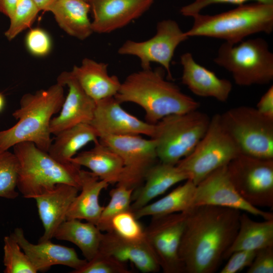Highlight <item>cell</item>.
<instances>
[{
	"label": "cell",
	"instance_id": "obj_12",
	"mask_svg": "<svg viewBox=\"0 0 273 273\" xmlns=\"http://www.w3.org/2000/svg\"><path fill=\"white\" fill-rule=\"evenodd\" d=\"M99 142L116 153L123 163L121 181L128 188L136 189L144 180L148 170L158 160L155 141L140 135H109L100 138Z\"/></svg>",
	"mask_w": 273,
	"mask_h": 273
},
{
	"label": "cell",
	"instance_id": "obj_36",
	"mask_svg": "<svg viewBox=\"0 0 273 273\" xmlns=\"http://www.w3.org/2000/svg\"><path fill=\"white\" fill-rule=\"evenodd\" d=\"M72 273H131L126 263L123 262L104 253L97 254L80 268Z\"/></svg>",
	"mask_w": 273,
	"mask_h": 273
},
{
	"label": "cell",
	"instance_id": "obj_23",
	"mask_svg": "<svg viewBox=\"0 0 273 273\" xmlns=\"http://www.w3.org/2000/svg\"><path fill=\"white\" fill-rule=\"evenodd\" d=\"M108 64L89 58L83 59L71 72L86 94L95 101L114 97L121 82L116 75H110Z\"/></svg>",
	"mask_w": 273,
	"mask_h": 273
},
{
	"label": "cell",
	"instance_id": "obj_40",
	"mask_svg": "<svg viewBox=\"0 0 273 273\" xmlns=\"http://www.w3.org/2000/svg\"><path fill=\"white\" fill-rule=\"evenodd\" d=\"M247 273L273 272V246L259 249L247 269Z\"/></svg>",
	"mask_w": 273,
	"mask_h": 273
},
{
	"label": "cell",
	"instance_id": "obj_15",
	"mask_svg": "<svg viewBox=\"0 0 273 273\" xmlns=\"http://www.w3.org/2000/svg\"><path fill=\"white\" fill-rule=\"evenodd\" d=\"M96 102L94 116L89 124L97 132L99 139L109 135L153 136L155 124L140 120L126 111L114 97Z\"/></svg>",
	"mask_w": 273,
	"mask_h": 273
},
{
	"label": "cell",
	"instance_id": "obj_3",
	"mask_svg": "<svg viewBox=\"0 0 273 273\" xmlns=\"http://www.w3.org/2000/svg\"><path fill=\"white\" fill-rule=\"evenodd\" d=\"M64 86L56 83L46 89L24 95L20 107L12 115L17 122L0 131V151L8 150L15 145L31 142L48 152L52 143L50 122L58 113L65 99Z\"/></svg>",
	"mask_w": 273,
	"mask_h": 273
},
{
	"label": "cell",
	"instance_id": "obj_35",
	"mask_svg": "<svg viewBox=\"0 0 273 273\" xmlns=\"http://www.w3.org/2000/svg\"><path fill=\"white\" fill-rule=\"evenodd\" d=\"M111 232L128 240L140 241L145 238L144 229L131 210L123 211L112 220Z\"/></svg>",
	"mask_w": 273,
	"mask_h": 273
},
{
	"label": "cell",
	"instance_id": "obj_25",
	"mask_svg": "<svg viewBox=\"0 0 273 273\" xmlns=\"http://www.w3.org/2000/svg\"><path fill=\"white\" fill-rule=\"evenodd\" d=\"M70 162L87 168L100 179L109 184H117L121 181L124 167L121 158L99 141L90 150L72 158Z\"/></svg>",
	"mask_w": 273,
	"mask_h": 273
},
{
	"label": "cell",
	"instance_id": "obj_8",
	"mask_svg": "<svg viewBox=\"0 0 273 273\" xmlns=\"http://www.w3.org/2000/svg\"><path fill=\"white\" fill-rule=\"evenodd\" d=\"M241 153L237 144L223 126L220 114H216L210 118L206 132L194 150L176 165L196 186Z\"/></svg>",
	"mask_w": 273,
	"mask_h": 273
},
{
	"label": "cell",
	"instance_id": "obj_10",
	"mask_svg": "<svg viewBox=\"0 0 273 273\" xmlns=\"http://www.w3.org/2000/svg\"><path fill=\"white\" fill-rule=\"evenodd\" d=\"M230 179L239 195L250 205L273 207V159L240 154L228 165Z\"/></svg>",
	"mask_w": 273,
	"mask_h": 273
},
{
	"label": "cell",
	"instance_id": "obj_22",
	"mask_svg": "<svg viewBox=\"0 0 273 273\" xmlns=\"http://www.w3.org/2000/svg\"><path fill=\"white\" fill-rule=\"evenodd\" d=\"M188 179L176 165L161 162L155 163L147 172L144 185L134 191L130 210L133 212L143 207L173 186Z\"/></svg>",
	"mask_w": 273,
	"mask_h": 273
},
{
	"label": "cell",
	"instance_id": "obj_4",
	"mask_svg": "<svg viewBox=\"0 0 273 273\" xmlns=\"http://www.w3.org/2000/svg\"><path fill=\"white\" fill-rule=\"evenodd\" d=\"M193 24L185 32L188 37L203 36L236 44L246 37L273 30V4L252 3L239 5L214 15L200 13L192 17Z\"/></svg>",
	"mask_w": 273,
	"mask_h": 273
},
{
	"label": "cell",
	"instance_id": "obj_7",
	"mask_svg": "<svg viewBox=\"0 0 273 273\" xmlns=\"http://www.w3.org/2000/svg\"><path fill=\"white\" fill-rule=\"evenodd\" d=\"M214 62L230 72L240 86L267 84L273 80V54L262 38L236 44L224 42Z\"/></svg>",
	"mask_w": 273,
	"mask_h": 273
},
{
	"label": "cell",
	"instance_id": "obj_44",
	"mask_svg": "<svg viewBox=\"0 0 273 273\" xmlns=\"http://www.w3.org/2000/svg\"><path fill=\"white\" fill-rule=\"evenodd\" d=\"M5 106V98L4 96L0 93V112L3 110Z\"/></svg>",
	"mask_w": 273,
	"mask_h": 273
},
{
	"label": "cell",
	"instance_id": "obj_20",
	"mask_svg": "<svg viewBox=\"0 0 273 273\" xmlns=\"http://www.w3.org/2000/svg\"><path fill=\"white\" fill-rule=\"evenodd\" d=\"M79 191L73 186L59 184L34 199L44 228L38 242L51 240L54 237L58 228L66 220L68 211Z\"/></svg>",
	"mask_w": 273,
	"mask_h": 273
},
{
	"label": "cell",
	"instance_id": "obj_6",
	"mask_svg": "<svg viewBox=\"0 0 273 273\" xmlns=\"http://www.w3.org/2000/svg\"><path fill=\"white\" fill-rule=\"evenodd\" d=\"M210 118L197 109L169 115L156 123L151 138L160 162L176 165L189 155L206 132Z\"/></svg>",
	"mask_w": 273,
	"mask_h": 273
},
{
	"label": "cell",
	"instance_id": "obj_9",
	"mask_svg": "<svg viewBox=\"0 0 273 273\" xmlns=\"http://www.w3.org/2000/svg\"><path fill=\"white\" fill-rule=\"evenodd\" d=\"M220 118L242 154L273 159V118L246 106L231 108L220 114Z\"/></svg>",
	"mask_w": 273,
	"mask_h": 273
},
{
	"label": "cell",
	"instance_id": "obj_5",
	"mask_svg": "<svg viewBox=\"0 0 273 273\" xmlns=\"http://www.w3.org/2000/svg\"><path fill=\"white\" fill-rule=\"evenodd\" d=\"M19 163L17 188L23 197L34 199L57 185L81 188V166L61 163L34 144L25 142L13 147Z\"/></svg>",
	"mask_w": 273,
	"mask_h": 273
},
{
	"label": "cell",
	"instance_id": "obj_17",
	"mask_svg": "<svg viewBox=\"0 0 273 273\" xmlns=\"http://www.w3.org/2000/svg\"><path fill=\"white\" fill-rule=\"evenodd\" d=\"M93 32L108 33L125 26L151 7L154 0H90Z\"/></svg>",
	"mask_w": 273,
	"mask_h": 273
},
{
	"label": "cell",
	"instance_id": "obj_1",
	"mask_svg": "<svg viewBox=\"0 0 273 273\" xmlns=\"http://www.w3.org/2000/svg\"><path fill=\"white\" fill-rule=\"evenodd\" d=\"M241 211L212 205L186 212L178 256L185 273H213L218 269L238 231Z\"/></svg>",
	"mask_w": 273,
	"mask_h": 273
},
{
	"label": "cell",
	"instance_id": "obj_38",
	"mask_svg": "<svg viewBox=\"0 0 273 273\" xmlns=\"http://www.w3.org/2000/svg\"><path fill=\"white\" fill-rule=\"evenodd\" d=\"M257 250H239L232 253L220 273H237L248 267L252 263Z\"/></svg>",
	"mask_w": 273,
	"mask_h": 273
},
{
	"label": "cell",
	"instance_id": "obj_34",
	"mask_svg": "<svg viewBox=\"0 0 273 273\" xmlns=\"http://www.w3.org/2000/svg\"><path fill=\"white\" fill-rule=\"evenodd\" d=\"M39 11L32 0H18L10 18L9 27L5 33L7 39H13L22 31L30 27Z\"/></svg>",
	"mask_w": 273,
	"mask_h": 273
},
{
	"label": "cell",
	"instance_id": "obj_32",
	"mask_svg": "<svg viewBox=\"0 0 273 273\" xmlns=\"http://www.w3.org/2000/svg\"><path fill=\"white\" fill-rule=\"evenodd\" d=\"M5 273H36L27 255L11 234L4 238Z\"/></svg>",
	"mask_w": 273,
	"mask_h": 273
},
{
	"label": "cell",
	"instance_id": "obj_21",
	"mask_svg": "<svg viewBox=\"0 0 273 273\" xmlns=\"http://www.w3.org/2000/svg\"><path fill=\"white\" fill-rule=\"evenodd\" d=\"M183 66L182 83L195 95L213 98L221 102H226L231 93V82L219 78L216 74L198 64L190 53L180 56Z\"/></svg>",
	"mask_w": 273,
	"mask_h": 273
},
{
	"label": "cell",
	"instance_id": "obj_11",
	"mask_svg": "<svg viewBox=\"0 0 273 273\" xmlns=\"http://www.w3.org/2000/svg\"><path fill=\"white\" fill-rule=\"evenodd\" d=\"M188 38L175 21L163 20L157 23L156 32L152 37L143 41L127 40L118 53L138 57L143 69L151 68V63H158L166 71L168 78L172 79L171 60L177 47Z\"/></svg>",
	"mask_w": 273,
	"mask_h": 273
},
{
	"label": "cell",
	"instance_id": "obj_43",
	"mask_svg": "<svg viewBox=\"0 0 273 273\" xmlns=\"http://www.w3.org/2000/svg\"><path fill=\"white\" fill-rule=\"evenodd\" d=\"M40 11H49L55 0H32Z\"/></svg>",
	"mask_w": 273,
	"mask_h": 273
},
{
	"label": "cell",
	"instance_id": "obj_24",
	"mask_svg": "<svg viewBox=\"0 0 273 273\" xmlns=\"http://www.w3.org/2000/svg\"><path fill=\"white\" fill-rule=\"evenodd\" d=\"M109 185L92 172L81 169L80 193L70 206L66 219H84L97 225L104 208L100 204L99 196Z\"/></svg>",
	"mask_w": 273,
	"mask_h": 273
},
{
	"label": "cell",
	"instance_id": "obj_33",
	"mask_svg": "<svg viewBox=\"0 0 273 273\" xmlns=\"http://www.w3.org/2000/svg\"><path fill=\"white\" fill-rule=\"evenodd\" d=\"M19 163L13 152L0 151V197L14 199L19 196L16 191Z\"/></svg>",
	"mask_w": 273,
	"mask_h": 273
},
{
	"label": "cell",
	"instance_id": "obj_14",
	"mask_svg": "<svg viewBox=\"0 0 273 273\" xmlns=\"http://www.w3.org/2000/svg\"><path fill=\"white\" fill-rule=\"evenodd\" d=\"M193 205L229 208L261 217L264 220L273 219L272 212L250 205L239 195L230 179L227 165L216 169L196 185Z\"/></svg>",
	"mask_w": 273,
	"mask_h": 273
},
{
	"label": "cell",
	"instance_id": "obj_19",
	"mask_svg": "<svg viewBox=\"0 0 273 273\" xmlns=\"http://www.w3.org/2000/svg\"><path fill=\"white\" fill-rule=\"evenodd\" d=\"M99 251L124 263L129 262L141 272L154 273L160 269L157 257L146 238L140 241L124 239L113 232L103 234Z\"/></svg>",
	"mask_w": 273,
	"mask_h": 273
},
{
	"label": "cell",
	"instance_id": "obj_28",
	"mask_svg": "<svg viewBox=\"0 0 273 273\" xmlns=\"http://www.w3.org/2000/svg\"><path fill=\"white\" fill-rule=\"evenodd\" d=\"M49 154L62 163H70L78 151L90 142H99L97 132L89 123H81L65 129L55 135Z\"/></svg>",
	"mask_w": 273,
	"mask_h": 273
},
{
	"label": "cell",
	"instance_id": "obj_2",
	"mask_svg": "<svg viewBox=\"0 0 273 273\" xmlns=\"http://www.w3.org/2000/svg\"><path fill=\"white\" fill-rule=\"evenodd\" d=\"M121 104L134 103L145 112L146 122L155 124L166 116L197 110L200 104L164 78L162 68L143 69L127 76L114 96Z\"/></svg>",
	"mask_w": 273,
	"mask_h": 273
},
{
	"label": "cell",
	"instance_id": "obj_13",
	"mask_svg": "<svg viewBox=\"0 0 273 273\" xmlns=\"http://www.w3.org/2000/svg\"><path fill=\"white\" fill-rule=\"evenodd\" d=\"M186 219V212L153 216L144 229L146 239L164 273L184 272L178 249Z\"/></svg>",
	"mask_w": 273,
	"mask_h": 273
},
{
	"label": "cell",
	"instance_id": "obj_31",
	"mask_svg": "<svg viewBox=\"0 0 273 273\" xmlns=\"http://www.w3.org/2000/svg\"><path fill=\"white\" fill-rule=\"evenodd\" d=\"M134 189L122 184H116V187L109 192L110 201L104 206L97 226L102 232H111L112 219L117 214L130 210Z\"/></svg>",
	"mask_w": 273,
	"mask_h": 273
},
{
	"label": "cell",
	"instance_id": "obj_30",
	"mask_svg": "<svg viewBox=\"0 0 273 273\" xmlns=\"http://www.w3.org/2000/svg\"><path fill=\"white\" fill-rule=\"evenodd\" d=\"M196 186L188 179L164 197L133 212L138 219L149 216L186 212L194 206Z\"/></svg>",
	"mask_w": 273,
	"mask_h": 273
},
{
	"label": "cell",
	"instance_id": "obj_27",
	"mask_svg": "<svg viewBox=\"0 0 273 273\" xmlns=\"http://www.w3.org/2000/svg\"><path fill=\"white\" fill-rule=\"evenodd\" d=\"M269 246H273V219L256 221L251 219L247 213H241L238 232L224 260L237 251L258 250Z\"/></svg>",
	"mask_w": 273,
	"mask_h": 273
},
{
	"label": "cell",
	"instance_id": "obj_18",
	"mask_svg": "<svg viewBox=\"0 0 273 273\" xmlns=\"http://www.w3.org/2000/svg\"><path fill=\"white\" fill-rule=\"evenodd\" d=\"M12 235L37 272L47 271L55 265L77 270L87 262L86 259L80 258L73 248L54 244L51 240L38 242L37 244L30 243L20 228L15 229Z\"/></svg>",
	"mask_w": 273,
	"mask_h": 273
},
{
	"label": "cell",
	"instance_id": "obj_45",
	"mask_svg": "<svg viewBox=\"0 0 273 273\" xmlns=\"http://www.w3.org/2000/svg\"><path fill=\"white\" fill-rule=\"evenodd\" d=\"M83 1L88 3L90 0H83Z\"/></svg>",
	"mask_w": 273,
	"mask_h": 273
},
{
	"label": "cell",
	"instance_id": "obj_39",
	"mask_svg": "<svg viewBox=\"0 0 273 273\" xmlns=\"http://www.w3.org/2000/svg\"><path fill=\"white\" fill-rule=\"evenodd\" d=\"M249 1L266 4H273V0H195L193 2L183 6L180 10L181 14L187 17H192L200 13L205 8L216 4H230L238 6L246 4Z\"/></svg>",
	"mask_w": 273,
	"mask_h": 273
},
{
	"label": "cell",
	"instance_id": "obj_37",
	"mask_svg": "<svg viewBox=\"0 0 273 273\" xmlns=\"http://www.w3.org/2000/svg\"><path fill=\"white\" fill-rule=\"evenodd\" d=\"M25 42L30 53L36 56L47 55L52 47L49 35L45 30L39 28L31 29L28 31Z\"/></svg>",
	"mask_w": 273,
	"mask_h": 273
},
{
	"label": "cell",
	"instance_id": "obj_41",
	"mask_svg": "<svg viewBox=\"0 0 273 273\" xmlns=\"http://www.w3.org/2000/svg\"><path fill=\"white\" fill-rule=\"evenodd\" d=\"M256 109L263 115L273 118V86L271 85L262 96Z\"/></svg>",
	"mask_w": 273,
	"mask_h": 273
},
{
	"label": "cell",
	"instance_id": "obj_16",
	"mask_svg": "<svg viewBox=\"0 0 273 273\" xmlns=\"http://www.w3.org/2000/svg\"><path fill=\"white\" fill-rule=\"evenodd\" d=\"M57 82L64 86L67 85L69 90L59 114L51 120L50 131L55 135L78 124L89 123L96 106V102L86 94L71 71L62 72Z\"/></svg>",
	"mask_w": 273,
	"mask_h": 273
},
{
	"label": "cell",
	"instance_id": "obj_26",
	"mask_svg": "<svg viewBox=\"0 0 273 273\" xmlns=\"http://www.w3.org/2000/svg\"><path fill=\"white\" fill-rule=\"evenodd\" d=\"M90 10L89 3L83 0H55L49 11L65 32L83 40L93 33L88 17Z\"/></svg>",
	"mask_w": 273,
	"mask_h": 273
},
{
	"label": "cell",
	"instance_id": "obj_42",
	"mask_svg": "<svg viewBox=\"0 0 273 273\" xmlns=\"http://www.w3.org/2000/svg\"><path fill=\"white\" fill-rule=\"evenodd\" d=\"M18 0H0V13L9 19L12 16Z\"/></svg>",
	"mask_w": 273,
	"mask_h": 273
},
{
	"label": "cell",
	"instance_id": "obj_29",
	"mask_svg": "<svg viewBox=\"0 0 273 273\" xmlns=\"http://www.w3.org/2000/svg\"><path fill=\"white\" fill-rule=\"evenodd\" d=\"M103 234L95 224L70 219H66L58 228L53 238L75 244L85 259L88 261L98 252Z\"/></svg>",
	"mask_w": 273,
	"mask_h": 273
}]
</instances>
